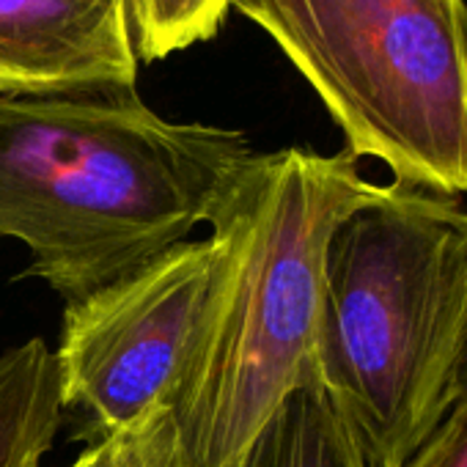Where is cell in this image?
<instances>
[{"label":"cell","mask_w":467,"mask_h":467,"mask_svg":"<svg viewBox=\"0 0 467 467\" xmlns=\"http://www.w3.org/2000/svg\"><path fill=\"white\" fill-rule=\"evenodd\" d=\"M251 154L245 132L168 121L135 86L0 94V237L72 303L184 243Z\"/></svg>","instance_id":"obj_1"},{"label":"cell","mask_w":467,"mask_h":467,"mask_svg":"<svg viewBox=\"0 0 467 467\" xmlns=\"http://www.w3.org/2000/svg\"><path fill=\"white\" fill-rule=\"evenodd\" d=\"M379 184L344 149L251 154L209 214L212 278L171 404L176 467H228L297 390L319 385L327 245Z\"/></svg>","instance_id":"obj_2"},{"label":"cell","mask_w":467,"mask_h":467,"mask_svg":"<svg viewBox=\"0 0 467 467\" xmlns=\"http://www.w3.org/2000/svg\"><path fill=\"white\" fill-rule=\"evenodd\" d=\"M467 336V212L379 184L327 245L319 385L371 467H401L448 410Z\"/></svg>","instance_id":"obj_3"},{"label":"cell","mask_w":467,"mask_h":467,"mask_svg":"<svg viewBox=\"0 0 467 467\" xmlns=\"http://www.w3.org/2000/svg\"><path fill=\"white\" fill-rule=\"evenodd\" d=\"M297 67L347 149L467 192V0H228Z\"/></svg>","instance_id":"obj_4"},{"label":"cell","mask_w":467,"mask_h":467,"mask_svg":"<svg viewBox=\"0 0 467 467\" xmlns=\"http://www.w3.org/2000/svg\"><path fill=\"white\" fill-rule=\"evenodd\" d=\"M212 259L209 240H184L67 303L56 352L61 401L88 415L91 442L171 410L195 347Z\"/></svg>","instance_id":"obj_5"},{"label":"cell","mask_w":467,"mask_h":467,"mask_svg":"<svg viewBox=\"0 0 467 467\" xmlns=\"http://www.w3.org/2000/svg\"><path fill=\"white\" fill-rule=\"evenodd\" d=\"M135 80L127 0H0V94Z\"/></svg>","instance_id":"obj_6"},{"label":"cell","mask_w":467,"mask_h":467,"mask_svg":"<svg viewBox=\"0 0 467 467\" xmlns=\"http://www.w3.org/2000/svg\"><path fill=\"white\" fill-rule=\"evenodd\" d=\"M61 410L56 352L42 338L0 355V467H42Z\"/></svg>","instance_id":"obj_7"},{"label":"cell","mask_w":467,"mask_h":467,"mask_svg":"<svg viewBox=\"0 0 467 467\" xmlns=\"http://www.w3.org/2000/svg\"><path fill=\"white\" fill-rule=\"evenodd\" d=\"M228 467H371L322 388L292 393Z\"/></svg>","instance_id":"obj_8"},{"label":"cell","mask_w":467,"mask_h":467,"mask_svg":"<svg viewBox=\"0 0 467 467\" xmlns=\"http://www.w3.org/2000/svg\"><path fill=\"white\" fill-rule=\"evenodd\" d=\"M228 9V0H127L138 61H160L212 39Z\"/></svg>","instance_id":"obj_9"},{"label":"cell","mask_w":467,"mask_h":467,"mask_svg":"<svg viewBox=\"0 0 467 467\" xmlns=\"http://www.w3.org/2000/svg\"><path fill=\"white\" fill-rule=\"evenodd\" d=\"M99 442L102 453L97 467H176L171 410H157L135 429Z\"/></svg>","instance_id":"obj_10"},{"label":"cell","mask_w":467,"mask_h":467,"mask_svg":"<svg viewBox=\"0 0 467 467\" xmlns=\"http://www.w3.org/2000/svg\"><path fill=\"white\" fill-rule=\"evenodd\" d=\"M401 467H467V399L448 407L434 431Z\"/></svg>","instance_id":"obj_11"},{"label":"cell","mask_w":467,"mask_h":467,"mask_svg":"<svg viewBox=\"0 0 467 467\" xmlns=\"http://www.w3.org/2000/svg\"><path fill=\"white\" fill-rule=\"evenodd\" d=\"M462 399H467V336H464V344H462V352H459V360H456V368H453V377H451L448 407L462 401Z\"/></svg>","instance_id":"obj_12"},{"label":"cell","mask_w":467,"mask_h":467,"mask_svg":"<svg viewBox=\"0 0 467 467\" xmlns=\"http://www.w3.org/2000/svg\"><path fill=\"white\" fill-rule=\"evenodd\" d=\"M99 453H102V442L94 440V442H88V448H86L69 467H97V464H99Z\"/></svg>","instance_id":"obj_13"}]
</instances>
